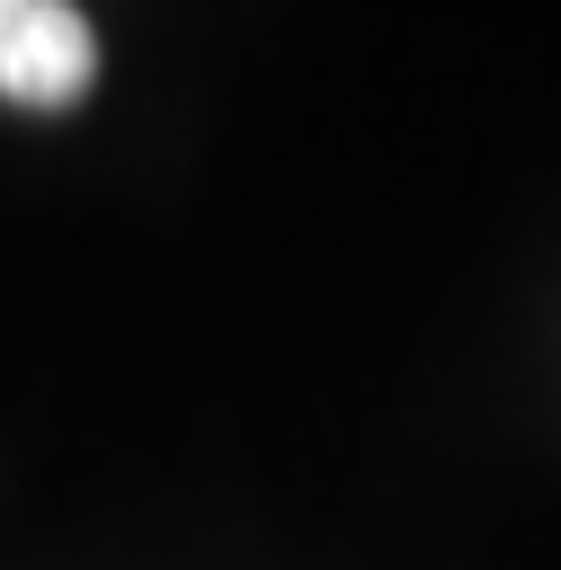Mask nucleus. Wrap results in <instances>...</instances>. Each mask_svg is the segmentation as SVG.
<instances>
[{"label":"nucleus","mask_w":561,"mask_h":570,"mask_svg":"<svg viewBox=\"0 0 561 570\" xmlns=\"http://www.w3.org/2000/svg\"><path fill=\"white\" fill-rule=\"evenodd\" d=\"M98 80V36L62 0H0V98L9 107H71Z\"/></svg>","instance_id":"f257e3e1"}]
</instances>
